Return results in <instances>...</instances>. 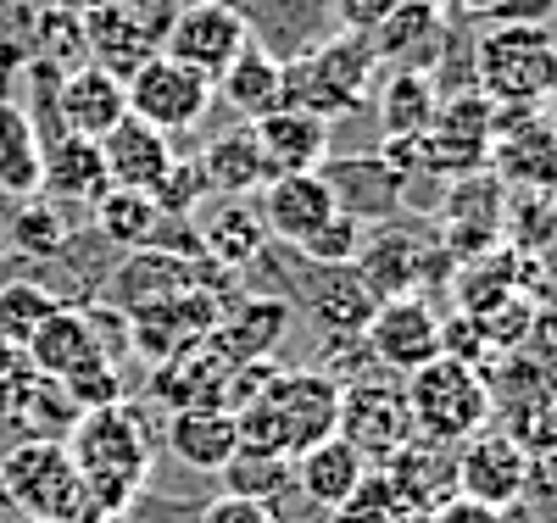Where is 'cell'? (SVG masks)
<instances>
[{
  "instance_id": "cell-1",
  "label": "cell",
  "mask_w": 557,
  "mask_h": 523,
  "mask_svg": "<svg viewBox=\"0 0 557 523\" xmlns=\"http://www.w3.org/2000/svg\"><path fill=\"white\" fill-rule=\"evenodd\" d=\"M228 412H235V429H240V451L290 462L307 446L335 435L341 378L312 373V368H268Z\"/></svg>"
},
{
  "instance_id": "cell-2",
  "label": "cell",
  "mask_w": 557,
  "mask_h": 523,
  "mask_svg": "<svg viewBox=\"0 0 557 523\" xmlns=\"http://www.w3.org/2000/svg\"><path fill=\"white\" fill-rule=\"evenodd\" d=\"M62 446H67L78 480L89 490V507H96L107 523L123 518L139 501L146 473H151V440H146V423H139V412L128 401L78 412V423L67 429Z\"/></svg>"
},
{
  "instance_id": "cell-3",
  "label": "cell",
  "mask_w": 557,
  "mask_h": 523,
  "mask_svg": "<svg viewBox=\"0 0 557 523\" xmlns=\"http://www.w3.org/2000/svg\"><path fill=\"white\" fill-rule=\"evenodd\" d=\"M474 89L496 112H535L557 89V34L541 23H496L474 39Z\"/></svg>"
},
{
  "instance_id": "cell-4",
  "label": "cell",
  "mask_w": 557,
  "mask_h": 523,
  "mask_svg": "<svg viewBox=\"0 0 557 523\" xmlns=\"http://www.w3.org/2000/svg\"><path fill=\"white\" fill-rule=\"evenodd\" d=\"M374 78H380L374 39L335 28L323 45H312L301 62L285 67V107H301L323 123H341V117L362 112V101L374 95Z\"/></svg>"
},
{
  "instance_id": "cell-5",
  "label": "cell",
  "mask_w": 557,
  "mask_h": 523,
  "mask_svg": "<svg viewBox=\"0 0 557 523\" xmlns=\"http://www.w3.org/2000/svg\"><path fill=\"white\" fill-rule=\"evenodd\" d=\"M401 401H407V423L418 440H430L441 451L462 446L469 435H480L496 401H491V378L469 362H451V357H435L418 373H407L401 385Z\"/></svg>"
},
{
  "instance_id": "cell-6",
  "label": "cell",
  "mask_w": 557,
  "mask_h": 523,
  "mask_svg": "<svg viewBox=\"0 0 557 523\" xmlns=\"http://www.w3.org/2000/svg\"><path fill=\"white\" fill-rule=\"evenodd\" d=\"M0 496L34 523H107L62 440H17L0 457Z\"/></svg>"
},
{
  "instance_id": "cell-7",
  "label": "cell",
  "mask_w": 557,
  "mask_h": 523,
  "mask_svg": "<svg viewBox=\"0 0 557 523\" xmlns=\"http://www.w3.org/2000/svg\"><path fill=\"white\" fill-rule=\"evenodd\" d=\"M123 95H128V117H139L168 139L201 128V117L212 112V78H201L196 67H184L162 51L146 57L123 78Z\"/></svg>"
},
{
  "instance_id": "cell-8",
  "label": "cell",
  "mask_w": 557,
  "mask_h": 523,
  "mask_svg": "<svg viewBox=\"0 0 557 523\" xmlns=\"http://www.w3.org/2000/svg\"><path fill=\"white\" fill-rule=\"evenodd\" d=\"M530 485H535V462H530V451L513 429H491L485 423V429L469 435L451 457V490L480 501V507L507 512L530 496Z\"/></svg>"
},
{
  "instance_id": "cell-9",
  "label": "cell",
  "mask_w": 557,
  "mask_h": 523,
  "mask_svg": "<svg viewBox=\"0 0 557 523\" xmlns=\"http://www.w3.org/2000/svg\"><path fill=\"white\" fill-rule=\"evenodd\" d=\"M491 134H496V107L480 89H462L435 112V123L418 134V157L424 173L441 178H474L491 162Z\"/></svg>"
},
{
  "instance_id": "cell-10",
  "label": "cell",
  "mask_w": 557,
  "mask_h": 523,
  "mask_svg": "<svg viewBox=\"0 0 557 523\" xmlns=\"http://www.w3.org/2000/svg\"><path fill=\"white\" fill-rule=\"evenodd\" d=\"M335 435H341L368 468H380L385 457H396V451L412 440L401 385H385V378H368V385H341Z\"/></svg>"
},
{
  "instance_id": "cell-11",
  "label": "cell",
  "mask_w": 557,
  "mask_h": 523,
  "mask_svg": "<svg viewBox=\"0 0 557 523\" xmlns=\"http://www.w3.org/2000/svg\"><path fill=\"white\" fill-rule=\"evenodd\" d=\"M246 45H251V34L228 0H190V7L173 12V23L162 34V57L196 67L201 78H218Z\"/></svg>"
},
{
  "instance_id": "cell-12",
  "label": "cell",
  "mask_w": 557,
  "mask_h": 523,
  "mask_svg": "<svg viewBox=\"0 0 557 523\" xmlns=\"http://www.w3.org/2000/svg\"><path fill=\"white\" fill-rule=\"evenodd\" d=\"M435 262H441L435 234L407 228V212H401V217L380 223L374 240H362V251H357L351 267L362 273V284L380 301H391V296H418V290H424V278L435 273Z\"/></svg>"
},
{
  "instance_id": "cell-13",
  "label": "cell",
  "mask_w": 557,
  "mask_h": 523,
  "mask_svg": "<svg viewBox=\"0 0 557 523\" xmlns=\"http://www.w3.org/2000/svg\"><path fill=\"white\" fill-rule=\"evenodd\" d=\"M240 12L246 34L257 51H268L273 62H301L312 45H323L341 23H335V0H228Z\"/></svg>"
},
{
  "instance_id": "cell-14",
  "label": "cell",
  "mask_w": 557,
  "mask_h": 523,
  "mask_svg": "<svg viewBox=\"0 0 557 523\" xmlns=\"http://www.w3.org/2000/svg\"><path fill=\"white\" fill-rule=\"evenodd\" d=\"M362 346L385 373H418L441 357V317L424 296H391L368 317Z\"/></svg>"
},
{
  "instance_id": "cell-15",
  "label": "cell",
  "mask_w": 557,
  "mask_h": 523,
  "mask_svg": "<svg viewBox=\"0 0 557 523\" xmlns=\"http://www.w3.org/2000/svg\"><path fill=\"white\" fill-rule=\"evenodd\" d=\"M0 412H7V423H17L23 440H67V429L78 423V407L62 390V378L28 368V357L0 378Z\"/></svg>"
},
{
  "instance_id": "cell-16",
  "label": "cell",
  "mask_w": 557,
  "mask_h": 523,
  "mask_svg": "<svg viewBox=\"0 0 557 523\" xmlns=\"http://www.w3.org/2000/svg\"><path fill=\"white\" fill-rule=\"evenodd\" d=\"M296 301L312 312V323L323 335H335V340H362L368 317L380 307V296L362 284L357 267H318V262H307V273L296 284Z\"/></svg>"
},
{
  "instance_id": "cell-17",
  "label": "cell",
  "mask_w": 557,
  "mask_h": 523,
  "mask_svg": "<svg viewBox=\"0 0 557 523\" xmlns=\"http://www.w3.org/2000/svg\"><path fill=\"white\" fill-rule=\"evenodd\" d=\"M330 196L346 217L357 223H391L401 217V201H407V178L385 162V157H335L318 167Z\"/></svg>"
},
{
  "instance_id": "cell-18",
  "label": "cell",
  "mask_w": 557,
  "mask_h": 523,
  "mask_svg": "<svg viewBox=\"0 0 557 523\" xmlns=\"http://www.w3.org/2000/svg\"><path fill=\"white\" fill-rule=\"evenodd\" d=\"M190 217H196L201 257L218 262L223 273L257 267V257L268 251V228H262V217H257V207L246 196H207Z\"/></svg>"
},
{
  "instance_id": "cell-19",
  "label": "cell",
  "mask_w": 557,
  "mask_h": 523,
  "mask_svg": "<svg viewBox=\"0 0 557 523\" xmlns=\"http://www.w3.org/2000/svg\"><path fill=\"white\" fill-rule=\"evenodd\" d=\"M107 162L101 146L84 134H51L39 139V196H51L57 207H96L107 196Z\"/></svg>"
},
{
  "instance_id": "cell-20",
  "label": "cell",
  "mask_w": 557,
  "mask_h": 523,
  "mask_svg": "<svg viewBox=\"0 0 557 523\" xmlns=\"http://www.w3.org/2000/svg\"><path fill=\"white\" fill-rule=\"evenodd\" d=\"M257 196H262L257 217L268 228V240L290 246V251L335 212V196H330V184H323V173H273Z\"/></svg>"
},
{
  "instance_id": "cell-21",
  "label": "cell",
  "mask_w": 557,
  "mask_h": 523,
  "mask_svg": "<svg viewBox=\"0 0 557 523\" xmlns=\"http://www.w3.org/2000/svg\"><path fill=\"white\" fill-rule=\"evenodd\" d=\"M496 128L491 134V162L502 178H513V184H557V123L552 117H535V112H496Z\"/></svg>"
},
{
  "instance_id": "cell-22",
  "label": "cell",
  "mask_w": 557,
  "mask_h": 523,
  "mask_svg": "<svg viewBox=\"0 0 557 523\" xmlns=\"http://www.w3.org/2000/svg\"><path fill=\"white\" fill-rule=\"evenodd\" d=\"M235 357L218 346V335H201L184 351H173L162 368H157V390L162 401L178 412V407H223L228 396V378H235Z\"/></svg>"
},
{
  "instance_id": "cell-23",
  "label": "cell",
  "mask_w": 557,
  "mask_h": 523,
  "mask_svg": "<svg viewBox=\"0 0 557 523\" xmlns=\"http://www.w3.org/2000/svg\"><path fill=\"white\" fill-rule=\"evenodd\" d=\"M330 128L335 123H323L301 107H273L268 117H257L251 134H257L262 162H268V178L273 173H318L330 162Z\"/></svg>"
},
{
  "instance_id": "cell-24",
  "label": "cell",
  "mask_w": 557,
  "mask_h": 523,
  "mask_svg": "<svg viewBox=\"0 0 557 523\" xmlns=\"http://www.w3.org/2000/svg\"><path fill=\"white\" fill-rule=\"evenodd\" d=\"M23 357H28V368H39V373H51V378H73L78 368H89V362H107L112 351L101 346V328H96V317H89L84 307H57L51 317H45L39 328H34V340L23 346Z\"/></svg>"
},
{
  "instance_id": "cell-25",
  "label": "cell",
  "mask_w": 557,
  "mask_h": 523,
  "mask_svg": "<svg viewBox=\"0 0 557 523\" xmlns=\"http://www.w3.org/2000/svg\"><path fill=\"white\" fill-rule=\"evenodd\" d=\"M101 162H107V184L112 189H146V196H157V184L168 178L173 167V139L146 128L139 117H123L117 128H107L101 139Z\"/></svg>"
},
{
  "instance_id": "cell-26",
  "label": "cell",
  "mask_w": 557,
  "mask_h": 523,
  "mask_svg": "<svg viewBox=\"0 0 557 523\" xmlns=\"http://www.w3.org/2000/svg\"><path fill=\"white\" fill-rule=\"evenodd\" d=\"M446 12L430 7V0H396V12L368 34L374 39V57L380 67H412V73H430L441 45H446Z\"/></svg>"
},
{
  "instance_id": "cell-27",
  "label": "cell",
  "mask_w": 557,
  "mask_h": 523,
  "mask_svg": "<svg viewBox=\"0 0 557 523\" xmlns=\"http://www.w3.org/2000/svg\"><path fill=\"white\" fill-rule=\"evenodd\" d=\"M162 440L184 468H196V473H223L240 457V429H235V412L228 407H178L168 418Z\"/></svg>"
},
{
  "instance_id": "cell-28",
  "label": "cell",
  "mask_w": 557,
  "mask_h": 523,
  "mask_svg": "<svg viewBox=\"0 0 557 523\" xmlns=\"http://www.w3.org/2000/svg\"><path fill=\"white\" fill-rule=\"evenodd\" d=\"M128 117V95H123V78L101 73V67H78L67 78H57V123L67 134H84V139H101L107 128H117Z\"/></svg>"
},
{
  "instance_id": "cell-29",
  "label": "cell",
  "mask_w": 557,
  "mask_h": 523,
  "mask_svg": "<svg viewBox=\"0 0 557 523\" xmlns=\"http://www.w3.org/2000/svg\"><path fill=\"white\" fill-rule=\"evenodd\" d=\"M290 473H296V490H301L312 507L341 512V507L357 496V485L368 480V462H362L341 435H330V440L307 446L301 457H290Z\"/></svg>"
},
{
  "instance_id": "cell-30",
  "label": "cell",
  "mask_w": 557,
  "mask_h": 523,
  "mask_svg": "<svg viewBox=\"0 0 557 523\" xmlns=\"http://www.w3.org/2000/svg\"><path fill=\"white\" fill-rule=\"evenodd\" d=\"M212 101H223L228 112H240L246 123L268 117L273 107H285V62H273L268 51L246 45V51L212 78Z\"/></svg>"
},
{
  "instance_id": "cell-31",
  "label": "cell",
  "mask_w": 557,
  "mask_h": 523,
  "mask_svg": "<svg viewBox=\"0 0 557 523\" xmlns=\"http://www.w3.org/2000/svg\"><path fill=\"white\" fill-rule=\"evenodd\" d=\"M84 12V45H89V67H101L112 78H128L146 57H157V39L139 28L134 17H123L117 7H107V0H89Z\"/></svg>"
},
{
  "instance_id": "cell-32",
  "label": "cell",
  "mask_w": 557,
  "mask_h": 523,
  "mask_svg": "<svg viewBox=\"0 0 557 523\" xmlns=\"http://www.w3.org/2000/svg\"><path fill=\"white\" fill-rule=\"evenodd\" d=\"M168 212L157 207V196L146 189H107L96 201V228L101 240H112L117 251H157L168 246Z\"/></svg>"
},
{
  "instance_id": "cell-33",
  "label": "cell",
  "mask_w": 557,
  "mask_h": 523,
  "mask_svg": "<svg viewBox=\"0 0 557 523\" xmlns=\"http://www.w3.org/2000/svg\"><path fill=\"white\" fill-rule=\"evenodd\" d=\"M285 317H290V301L285 296H251L240 307L218 312L212 335H218V346L235 357V362H262L273 351V340L285 335Z\"/></svg>"
},
{
  "instance_id": "cell-34",
  "label": "cell",
  "mask_w": 557,
  "mask_h": 523,
  "mask_svg": "<svg viewBox=\"0 0 557 523\" xmlns=\"http://www.w3.org/2000/svg\"><path fill=\"white\" fill-rule=\"evenodd\" d=\"M201 173H207L212 196H257V189L268 184V162L257 151V134L251 128L218 134L207 146V157H201Z\"/></svg>"
},
{
  "instance_id": "cell-35",
  "label": "cell",
  "mask_w": 557,
  "mask_h": 523,
  "mask_svg": "<svg viewBox=\"0 0 557 523\" xmlns=\"http://www.w3.org/2000/svg\"><path fill=\"white\" fill-rule=\"evenodd\" d=\"M441 112V95L430 73H412V67H391L385 89H380V128L385 139H418Z\"/></svg>"
},
{
  "instance_id": "cell-36",
  "label": "cell",
  "mask_w": 557,
  "mask_h": 523,
  "mask_svg": "<svg viewBox=\"0 0 557 523\" xmlns=\"http://www.w3.org/2000/svg\"><path fill=\"white\" fill-rule=\"evenodd\" d=\"M0 196L12 201L39 196V134L23 101H0Z\"/></svg>"
},
{
  "instance_id": "cell-37",
  "label": "cell",
  "mask_w": 557,
  "mask_h": 523,
  "mask_svg": "<svg viewBox=\"0 0 557 523\" xmlns=\"http://www.w3.org/2000/svg\"><path fill=\"white\" fill-rule=\"evenodd\" d=\"M39 67H51L57 78L78 73L89 62V45H84V12L67 7V0H51V7L39 12V28H34V57Z\"/></svg>"
},
{
  "instance_id": "cell-38",
  "label": "cell",
  "mask_w": 557,
  "mask_h": 523,
  "mask_svg": "<svg viewBox=\"0 0 557 523\" xmlns=\"http://www.w3.org/2000/svg\"><path fill=\"white\" fill-rule=\"evenodd\" d=\"M62 307L57 290H45L39 278H7L0 284V335H7L17 351L34 340V328Z\"/></svg>"
},
{
  "instance_id": "cell-39",
  "label": "cell",
  "mask_w": 557,
  "mask_h": 523,
  "mask_svg": "<svg viewBox=\"0 0 557 523\" xmlns=\"http://www.w3.org/2000/svg\"><path fill=\"white\" fill-rule=\"evenodd\" d=\"M12 246L23 257H62L67 251V217H62V207L28 196L23 212L12 217Z\"/></svg>"
},
{
  "instance_id": "cell-40",
  "label": "cell",
  "mask_w": 557,
  "mask_h": 523,
  "mask_svg": "<svg viewBox=\"0 0 557 523\" xmlns=\"http://www.w3.org/2000/svg\"><path fill=\"white\" fill-rule=\"evenodd\" d=\"M362 240H368L362 223H357V217H346V212L335 207V212L323 217V223L307 234V240L296 246V257H301V262H318V267H351V262H357V251H362Z\"/></svg>"
},
{
  "instance_id": "cell-41",
  "label": "cell",
  "mask_w": 557,
  "mask_h": 523,
  "mask_svg": "<svg viewBox=\"0 0 557 523\" xmlns=\"http://www.w3.org/2000/svg\"><path fill=\"white\" fill-rule=\"evenodd\" d=\"M51 0H0V78H17L34 57V28Z\"/></svg>"
},
{
  "instance_id": "cell-42",
  "label": "cell",
  "mask_w": 557,
  "mask_h": 523,
  "mask_svg": "<svg viewBox=\"0 0 557 523\" xmlns=\"http://www.w3.org/2000/svg\"><path fill=\"white\" fill-rule=\"evenodd\" d=\"M207 196H212V189H207L201 162H173V167H168V178L157 184V207H162L168 217H190Z\"/></svg>"
},
{
  "instance_id": "cell-43",
  "label": "cell",
  "mask_w": 557,
  "mask_h": 523,
  "mask_svg": "<svg viewBox=\"0 0 557 523\" xmlns=\"http://www.w3.org/2000/svg\"><path fill=\"white\" fill-rule=\"evenodd\" d=\"M62 390L73 396V407H78V412L123 401V378H117V362L107 357V362H89V368H78L73 378H62Z\"/></svg>"
},
{
  "instance_id": "cell-44",
  "label": "cell",
  "mask_w": 557,
  "mask_h": 523,
  "mask_svg": "<svg viewBox=\"0 0 557 523\" xmlns=\"http://www.w3.org/2000/svg\"><path fill=\"white\" fill-rule=\"evenodd\" d=\"M201 523H278V512L262 507V501H251V496L223 490V496H212V501L201 507Z\"/></svg>"
},
{
  "instance_id": "cell-45",
  "label": "cell",
  "mask_w": 557,
  "mask_h": 523,
  "mask_svg": "<svg viewBox=\"0 0 557 523\" xmlns=\"http://www.w3.org/2000/svg\"><path fill=\"white\" fill-rule=\"evenodd\" d=\"M107 7H117L123 17H134L139 28L157 39V51H162V34H168V23H173V12L184 7V0H107Z\"/></svg>"
},
{
  "instance_id": "cell-46",
  "label": "cell",
  "mask_w": 557,
  "mask_h": 523,
  "mask_svg": "<svg viewBox=\"0 0 557 523\" xmlns=\"http://www.w3.org/2000/svg\"><path fill=\"white\" fill-rule=\"evenodd\" d=\"M424 523H507V512H496V507H480V501H469V496H441L430 512H424Z\"/></svg>"
},
{
  "instance_id": "cell-47",
  "label": "cell",
  "mask_w": 557,
  "mask_h": 523,
  "mask_svg": "<svg viewBox=\"0 0 557 523\" xmlns=\"http://www.w3.org/2000/svg\"><path fill=\"white\" fill-rule=\"evenodd\" d=\"M396 12V0H335V23L351 34H374Z\"/></svg>"
},
{
  "instance_id": "cell-48",
  "label": "cell",
  "mask_w": 557,
  "mask_h": 523,
  "mask_svg": "<svg viewBox=\"0 0 557 523\" xmlns=\"http://www.w3.org/2000/svg\"><path fill=\"white\" fill-rule=\"evenodd\" d=\"M557 7V0H496V23H541L546 12Z\"/></svg>"
},
{
  "instance_id": "cell-49",
  "label": "cell",
  "mask_w": 557,
  "mask_h": 523,
  "mask_svg": "<svg viewBox=\"0 0 557 523\" xmlns=\"http://www.w3.org/2000/svg\"><path fill=\"white\" fill-rule=\"evenodd\" d=\"M535 429L546 435V446H557V385H552V396H546V407H541V423Z\"/></svg>"
},
{
  "instance_id": "cell-50",
  "label": "cell",
  "mask_w": 557,
  "mask_h": 523,
  "mask_svg": "<svg viewBox=\"0 0 557 523\" xmlns=\"http://www.w3.org/2000/svg\"><path fill=\"white\" fill-rule=\"evenodd\" d=\"M541 490H546V496L557 501V446H552V457L541 462Z\"/></svg>"
},
{
  "instance_id": "cell-51",
  "label": "cell",
  "mask_w": 557,
  "mask_h": 523,
  "mask_svg": "<svg viewBox=\"0 0 557 523\" xmlns=\"http://www.w3.org/2000/svg\"><path fill=\"white\" fill-rule=\"evenodd\" d=\"M17 362H23V351H17V346H12L7 335H0V378H7V373H12Z\"/></svg>"
},
{
  "instance_id": "cell-52",
  "label": "cell",
  "mask_w": 557,
  "mask_h": 523,
  "mask_svg": "<svg viewBox=\"0 0 557 523\" xmlns=\"http://www.w3.org/2000/svg\"><path fill=\"white\" fill-rule=\"evenodd\" d=\"M451 7H462V12H491L496 0H451Z\"/></svg>"
},
{
  "instance_id": "cell-53",
  "label": "cell",
  "mask_w": 557,
  "mask_h": 523,
  "mask_svg": "<svg viewBox=\"0 0 557 523\" xmlns=\"http://www.w3.org/2000/svg\"><path fill=\"white\" fill-rule=\"evenodd\" d=\"M546 107H552V112H557V89H552V101H546Z\"/></svg>"
}]
</instances>
